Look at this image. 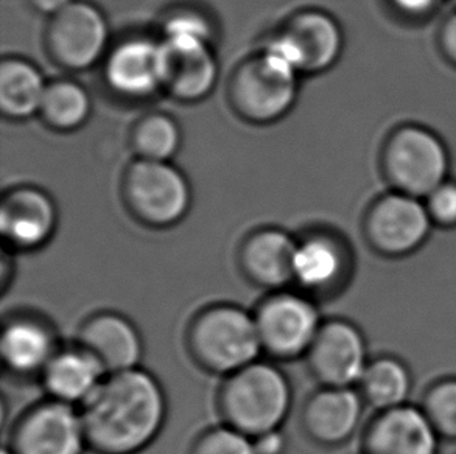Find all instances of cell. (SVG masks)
I'll return each mask as SVG.
<instances>
[{
	"instance_id": "6da1fadb",
	"label": "cell",
	"mask_w": 456,
	"mask_h": 454,
	"mask_svg": "<svg viewBox=\"0 0 456 454\" xmlns=\"http://www.w3.org/2000/svg\"><path fill=\"white\" fill-rule=\"evenodd\" d=\"M80 412L94 453L137 454L164 428L166 393L149 370L130 369L108 375Z\"/></svg>"
},
{
	"instance_id": "7a4b0ae2",
	"label": "cell",
	"mask_w": 456,
	"mask_h": 454,
	"mask_svg": "<svg viewBox=\"0 0 456 454\" xmlns=\"http://www.w3.org/2000/svg\"><path fill=\"white\" fill-rule=\"evenodd\" d=\"M293 405L287 375L270 361H257L226 377L218 408L228 426L249 437L281 430Z\"/></svg>"
},
{
	"instance_id": "3957f363",
	"label": "cell",
	"mask_w": 456,
	"mask_h": 454,
	"mask_svg": "<svg viewBox=\"0 0 456 454\" xmlns=\"http://www.w3.org/2000/svg\"><path fill=\"white\" fill-rule=\"evenodd\" d=\"M187 349L200 368L223 377L247 368L264 353L254 313L234 304L201 310L187 330Z\"/></svg>"
},
{
	"instance_id": "277c9868",
	"label": "cell",
	"mask_w": 456,
	"mask_h": 454,
	"mask_svg": "<svg viewBox=\"0 0 456 454\" xmlns=\"http://www.w3.org/2000/svg\"><path fill=\"white\" fill-rule=\"evenodd\" d=\"M299 75L284 58L264 47L235 69L229 80V101L247 122H276L297 101Z\"/></svg>"
},
{
	"instance_id": "5b68a950",
	"label": "cell",
	"mask_w": 456,
	"mask_h": 454,
	"mask_svg": "<svg viewBox=\"0 0 456 454\" xmlns=\"http://www.w3.org/2000/svg\"><path fill=\"white\" fill-rule=\"evenodd\" d=\"M122 193L126 209L145 226H175L191 209V184L170 162L134 160L125 172Z\"/></svg>"
},
{
	"instance_id": "8992f818",
	"label": "cell",
	"mask_w": 456,
	"mask_h": 454,
	"mask_svg": "<svg viewBox=\"0 0 456 454\" xmlns=\"http://www.w3.org/2000/svg\"><path fill=\"white\" fill-rule=\"evenodd\" d=\"M262 352L281 361L307 356L321 322L318 308L307 295L274 291L254 312Z\"/></svg>"
},
{
	"instance_id": "52a82bcc",
	"label": "cell",
	"mask_w": 456,
	"mask_h": 454,
	"mask_svg": "<svg viewBox=\"0 0 456 454\" xmlns=\"http://www.w3.org/2000/svg\"><path fill=\"white\" fill-rule=\"evenodd\" d=\"M385 166L402 193L427 198L447 181L451 158L438 135L428 129L408 126L391 137Z\"/></svg>"
},
{
	"instance_id": "ba28073f",
	"label": "cell",
	"mask_w": 456,
	"mask_h": 454,
	"mask_svg": "<svg viewBox=\"0 0 456 454\" xmlns=\"http://www.w3.org/2000/svg\"><path fill=\"white\" fill-rule=\"evenodd\" d=\"M110 30L103 12L75 0L50 19L45 45L53 61L69 70H86L105 60Z\"/></svg>"
},
{
	"instance_id": "9c48e42d",
	"label": "cell",
	"mask_w": 456,
	"mask_h": 454,
	"mask_svg": "<svg viewBox=\"0 0 456 454\" xmlns=\"http://www.w3.org/2000/svg\"><path fill=\"white\" fill-rule=\"evenodd\" d=\"M264 47L284 58L299 74H320L338 61L343 31L326 12L304 10L291 16Z\"/></svg>"
},
{
	"instance_id": "30bf717a",
	"label": "cell",
	"mask_w": 456,
	"mask_h": 454,
	"mask_svg": "<svg viewBox=\"0 0 456 454\" xmlns=\"http://www.w3.org/2000/svg\"><path fill=\"white\" fill-rule=\"evenodd\" d=\"M162 89L173 99L198 101L209 95L218 78L212 37L162 31Z\"/></svg>"
},
{
	"instance_id": "8fae6325",
	"label": "cell",
	"mask_w": 456,
	"mask_h": 454,
	"mask_svg": "<svg viewBox=\"0 0 456 454\" xmlns=\"http://www.w3.org/2000/svg\"><path fill=\"white\" fill-rule=\"evenodd\" d=\"M86 449L80 409L55 400L33 406L12 428V454H83Z\"/></svg>"
},
{
	"instance_id": "7c38bea8",
	"label": "cell",
	"mask_w": 456,
	"mask_h": 454,
	"mask_svg": "<svg viewBox=\"0 0 456 454\" xmlns=\"http://www.w3.org/2000/svg\"><path fill=\"white\" fill-rule=\"evenodd\" d=\"M363 335L351 322H322L308 350V368L322 386L351 387L368 368Z\"/></svg>"
},
{
	"instance_id": "4fadbf2b",
	"label": "cell",
	"mask_w": 456,
	"mask_h": 454,
	"mask_svg": "<svg viewBox=\"0 0 456 454\" xmlns=\"http://www.w3.org/2000/svg\"><path fill=\"white\" fill-rule=\"evenodd\" d=\"M432 216L419 198L395 193L383 198L370 210L366 231L372 246L389 255H403L418 249L432 229Z\"/></svg>"
},
{
	"instance_id": "5bb4252c",
	"label": "cell",
	"mask_w": 456,
	"mask_h": 454,
	"mask_svg": "<svg viewBox=\"0 0 456 454\" xmlns=\"http://www.w3.org/2000/svg\"><path fill=\"white\" fill-rule=\"evenodd\" d=\"M106 85L124 99H149L162 89L159 41L126 37L108 50L103 64Z\"/></svg>"
},
{
	"instance_id": "9a60e30c",
	"label": "cell",
	"mask_w": 456,
	"mask_h": 454,
	"mask_svg": "<svg viewBox=\"0 0 456 454\" xmlns=\"http://www.w3.org/2000/svg\"><path fill=\"white\" fill-rule=\"evenodd\" d=\"M58 224V210L45 191L16 187L0 206V232L16 251H37L47 245Z\"/></svg>"
},
{
	"instance_id": "2e32d148",
	"label": "cell",
	"mask_w": 456,
	"mask_h": 454,
	"mask_svg": "<svg viewBox=\"0 0 456 454\" xmlns=\"http://www.w3.org/2000/svg\"><path fill=\"white\" fill-rule=\"evenodd\" d=\"M297 239L278 227L248 235L239 251V264L248 282L268 291H282L293 283Z\"/></svg>"
},
{
	"instance_id": "e0dca14e",
	"label": "cell",
	"mask_w": 456,
	"mask_h": 454,
	"mask_svg": "<svg viewBox=\"0 0 456 454\" xmlns=\"http://www.w3.org/2000/svg\"><path fill=\"white\" fill-rule=\"evenodd\" d=\"M77 344L95 356L108 375L139 368L143 356L142 336L137 327L112 312H102L85 320Z\"/></svg>"
},
{
	"instance_id": "ac0fdd59",
	"label": "cell",
	"mask_w": 456,
	"mask_h": 454,
	"mask_svg": "<svg viewBox=\"0 0 456 454\" xmlns=\"http://www.w3.org/2000/svg\"><path fill=\"white\" fill-rule=\"evenodd\" d=\"M58 350L55 330L47 320L33 314H14L4 322L0 356L4 368L12 375L41 377Z\"/></svg>"
},
{
	"instance_id": "d6986e66",
	"label": "cell",
	"mask_w": 456,
	"mask_h": 454,
	"mask_svg": "<svg viewBox=\"0 0 456 454\" xmlns=\"http://www.w3.org/2000/svg\"><path fill=\"white\" fill-rule=\"evenodd\" d=\"M438 431L426 411L397 406L372 424L366 436V454H436Z\"/></svg>"
},
{
	"instance_id": "ffe728a7",
	"label": "cell",
	"mask_w": 456,
	"mask_h": 454,
	"mask_svg": "<svg viewBox=\"0 0 456 454\" xmlns=\"http://www.w3.org/2000/svg\"><path fill=\"white\" fill-rule=\"evenodd\" d=\"M362 414V399L352 387L324 386L305 401L303 428L314 442L335 447L355 433Z\"/></svg>"
},
{
	"instance_id": "44dd1931",
	"label": "cell",
	"mask_w": 456,
	"mask_h": 454,
	"mask_svg": "<svg viewBox=\"0 0 456 454\" xmlns=\"http://www.w3.org/2000/svg\"><path fill=\"white\" fill-rule=\"evenodd\" d=\"M108 374L95 356L80 344L58 350L41 374L50 400L81 408L93 397Z\"/></svg>"
},
{
	"instance_id": "7402d4cb",
	"label": "cell",
	"mask_w": 456,
	"mask_h": 454,
	"mask_svg": "<svg viewBox=\"0 0 456 454\" xmlns=\"http://www.w3.org/2000/svg\"><path fill=\"white\" fill-rule=\"evenodd\" d=\"M347 272L345 246L330 233H308L297 239L293 283L304 295H326L341 283Z\"/></svg>"
},
{
	"instance_id": "603a6c76",
	"label": "cell",
	"mask_w": 456,
	"mask_h": 454,
	"mask_svg": "<svg viewBox=\"0 0 456 454\" xmlns=\"http://www.w3.org/2000/svg\"><path fill=\"white\" fill-rule=\"evenodd\" d=\"M47 83L39 69L20 58H5L0 66V109L12 120L39 114Z\"/></svg>"
},
{
	"instance_id": "cb8c5ba5",
	"label": "cell",
	"mask_w": 456,
	"mask_h": 454,
	"mask_svg": "<svg viewBox=\"0 0 456 454\" xmlns=\"http://www.w3.org/2000/svg\"><path fill=\"white\" fill-rule=\"evenodd\" d=\"M91 108L85 87L72 80H56L47 85L39 116L50 128L74 131L89 118Z\"/></svg>"
},
{
	"instance_id": "d4e9b609",
	"label": "cell",
	"mask_w": 456,
	"mask_h": 454,
	"mask_svg": "<svg viewBox=\"0 0 456 454\" xmlns=\"http://www.w3.org/2000/svg\"><path fill=\"white\" fill-rule=\"evenodd\" d=\"M364 399L379 409L388 411L407 400L411 380L407 369L393 358H380L370 362L360 380Z\"/></svg>"
},
{
	"instance_id": "484cf974",
	"label": "cell",
	"mask_w": 456,
	"mask_h": 454,
	"mask_svg": "<svg viewBox=\"0 0 456 454\" xmlns=\"http://www.w3.org/2000/svg\"><path fill=\"white\" fill-rule=\"evenodd\" d=\"M131 145L137 159L168 162L181 147V129L172 117L153 112L134 125Z\"/></svg>"
},
{
	"instance_id": "4316f807",
	"label": "cell",
	"mask_w": 456,
	"mask_h": 454,
	"mask_svg": "<svg viewBox=\"0 0 456 454\" xmlns=\"http://www.w3.org/2000/svg\"><path fill=\"white\" fill-rule=\"evenodd\" d=\"M191 454H256V451L253 437L224 425L198 437Z\"/></svg>"
},
{
	"instance_id": "83f0119b",
	"label": "cell",
	"mask_w": 456,
	"mask_h": 454,
	"mask_svg": "<svg viewBox=\"0 0 456 454\" xmlns=\"http://www.w3.org/2000/svg\"><path fill=\"white\" fill-rule=\"evenodd\" d=\"M426 412L438 433L456 437V380L433 387L427 397Z\"/></svg>"
},
{
	"instance_id": "f1b7e54d",
	"label": "cell",
	"mask_w": 456,
	"mask_h": 454,
	"mask_svg": "<svg viewBox=\"0 0 456 454\" xmlns=\"http://www.w3.org/2000/svg\"><path fill=\"white\" fill-rule=\"evenodd\" d=\"M427 209L433 223L439 226H456V182L445 181L427 197Z\"/></svg>"
},
{
	"instance_id": "f546056e",
	"label": "cell",
	"mask_w": 456,
	"mask_h": 454,
	"mask_svg": "<svg viewBox=\"0 0 456 454\" xmlns=\"http://www.w3.org/2000/svg\"><path fill=\"white\" fill-rule=\"evenodd\" d=\"M253 442L256 454H284L287 450V439L281 430L253 437Z\"/></svg>"
},
{
	"instance_id": "4dcf8cb0",
	"label": "cell",
	"mask_w": 456,
	"mask_h": 454,
	"mask_svg": "<svg viewBox=\"0 0 456 454\" xmlns=\"http://www.w3.org/2000/svg\"><path fill=\"white\" fill-rule=\"evenodd\" d=\"M395 8L410 16H424L427 12H433L443 0H391Z\"/></svg>"
},
{
	"instance_id": "1f68e13d",
	"label": "cell",
	"mask_w": 456,
	"mask_h": 454,
	"mask_svg": "<svg viewBox=\"0 0 456 454\" xmlns=\"http://www.w3.org/2000/svg\"><path fill=\"white\" fill-rule=\"evenodd\" d=\"M443 45L452 61L456 62V14L452 16L443 30Z\"/></svg>"
},
{
	"instance_id": "d6a6232c",
	"label": "cell",
	"mask_w": 456,
	"mask_h": 454,
	"mask_svg": "<svg viewBox=\"0 0 456 454\" xmlns=\"http://www.w3.org/2000/svg\"><path fill=\"white\" fill-rule=\"evenodd\" d=\"M28 2L37 12L53 16L56 12H61L62 8L70 5L75 0H28Z\"/></svg>"
},
{
	"instance_id": "836d02e7",
	"label": "cell",
	"mask_w": 456,
	"mask_h": 454,
	"mask_svg": "<svg viewBox=\"0 0 456 454\" xmlns=\"http://www.w3.org/2000/svg\"><path fill=\"white\" fill-rule=\"evenodd\" d=\"M12 263L10 262V257L4 254V257H2V274H0V285H2V291L5 293L6 287H8V283H10V279L12 277Z\"/></svg>"
},
{
	"instance_id": "e575fe53",
	"label": "cell",
	"mask_w": 456,
	"mask_h": 454,
	"mask_svg": "<svg viewBox=\"0 0 456 454\" xmlns=\"http://www.w3.org/2000/svg\"><path fill=\"white\" fill-rule=\"evenodd\" d=\"M0 454H12V451L10 450V447H5V449L2 450V453Z\"/></svg>"
},
{
	"instance_id": "d590c367",
	"label": "cell",
	"mask_w": 456,
	"mask_h": 454,
	"mask_svg": "<svg viewBox=\"0 0 456 454\" xmlns=\"http://www.w3.org/2000/svg\"><path fill=\"white\" fill-rule=\"evenodd\" d=\"M455 2H456V0H455Z\"/></svg>"
}]
</instances>
